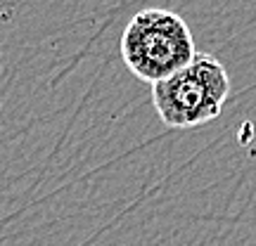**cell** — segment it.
Instances as JSON below:
<instances>
[{
    "label": "cell",
    "mask_w": 256,
    "mask_h": 246,
    "mask_svg": "<svg viewBox=\"0 0 256 246\" xmlns=\"http://www.w3.org/2000/svg\"><path fill=\"white\" fill-rule=\"evenodd\" d=\"M197 55L190 26L171 9H140L124 28L121 57L142 83H159Z\"/></svg>",
    "instance_id": "6da1fadb"
},
{
    "label": "cell",
    "mask_w": 256,
    "mask_h": 246,
    "mask_svg": "<svg viewBox=\"0 0 256 246\" xmlns=\"http://www.w3.org/2000/svg\"><path fill=\"white\" fill-rule=\"evenodd\" d=\"M230 95V76L214 55L197 52L180 71L152 85V104L166 128H197L218 116Z\"/></svg>",
    "instance_id": "7a4b0ae2"
}]
</instances>
